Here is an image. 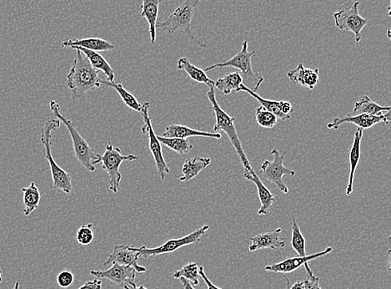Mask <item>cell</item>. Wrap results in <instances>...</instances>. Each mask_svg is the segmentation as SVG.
Wrapping results in <instances>:
<instances>
[{
    "label": "cell",
    "mask_w": 391,
    "mask_h": 289,
    "mask_svg": "<svg viewBox=\"0 0 391 289\" xmlns=\"http://www.w3.org/2000/svg\"><path fill=\"white\" fill-rule=\"evenodd\" d=\"M162 0H143L140 6V17L149 23L150 41L156 42V23Z\"/></svg>",
    "instance_id": "cell-21"
},
{
    "label": "cell",
    "mask_w": 391,
    "mask_h": 289,
    "mask_svg": "<svg viewBox=\"0 0 391 289\" xmlns=\"http://www.w3.org/2000/svg\"><path fill=\"white\" fill-rule=\"evenodd\" d=\"M139 159V157L129 154L123 155L120 148L114 146L112 141L106 146L105 152L101 155L102 168L109 176V189L114 193H117L122 180L120 172L122 162L125 161H134Z\"/></svg>",
    "instance_id": "cell-7"
},
{
    "label": "cell",
    "mask_w": 391,
    "mask_h": 289,
    "mask_svg": "<svg viewBox=\"0 0 391 289\" xmlns=\"http://www.w3.org/2000/svg\"><path fill=\"white\" fill-rule=\"evenodd\" d=\"M284 279H286V289H306L304 281H298V282L295 283L293 285H290V281L286 276H284Z\"/></svg>",
    "instance_id": "cell-40"
},
{
    "label": "cell",
    "mask_w": 391,
    "mask_h": 289,
    "mask_svg": "<svg viewBox=\"0 0 391 289\" xmlns=\"http://www.w3.org/2000/svg\"><path fill=\"white\" fill-rule=\"evenodd\" d=\"M256 121L263 128L272 129L277 125L278 118L273 113L268 112L263 106L255 109Z\"/></svg>",
    "instance_id": "cell-34"
},
{
    "label": "cell",
    "mask_w": 391,
    "mask_h": 289,
    "mask_svg": "<svg viewBox=\"0 0 391 289\" xmlns=\"http://www.w3.org/2000/svg\"><path fill=\"white\" fill-rule=\"evenodd\" d=\"M140 257V253L133 250L131 247L125 244L116 245L114 250L108 257L107 260L104 263L105 266L117 263L129 266L136 269V272L144 273L147 270L146 268L140 266L138 263V260Z\"/></svg>",
    "instance_id": "cell-15"
},
{
    "label": "cell",
    "mask_w": 391,
    "mask_h": 289,
    "mask_svg": "<svg viewBox=\"0 0 391 289\" xmlns=\"http://www.w3.org/2000/svg\"><path fill=\"white\" fill-rule=\"evenodd\" d=\"M50 108L55 118L65 124L70 134L73 142L75 157L80 163L89 172H96V165L101 163V155L89 146L75 128L73 121L61 112V108L58 101H50Z\"/></svg>",
    "instance_id": "cell-2"
},
{
    "label": "cell",
    "mask_w": 391,
    "mask_h": 289,
    "mask_svg": "<svg viewBox=\"0 0 391 289\" xmlns=\"http://www.w3.org/2000/svg\"><path fill=\"white\" fill-rule=\"evenodd\" d=\"M90 275L98 279H107L122 288L126 284L134 282L136 278V269L117 263L112 264V267L107 269V270H92L90 271Z\"/></svg>",
    "instance_id": "cell-14"
},
{
    "label": "cell",
    "mask_w": 391,
    "mask_h": 289,
    "mask_svg": "<svg viewBox=\"0 0 391 289\" xmlns=\"http://www.w3.org/2000/svg\"><path fill=\"white\" fill-rule=\"evenodd\" d=\"M282 228L275 229V231L260 233V235L251 237V241L249 250L251 252L268 249L271 252L277 250L279 248L286 247V241L282 237Z\"/></svg>",
    "instance_id": "cell-17"
},
{
    "label": "cell",
    "mask_w": 391,
    "mask_h": 289,
    "mask_svg": "<svg viewBox=\"0 0 391 289\" xmlns=\"http://www.w3.org/2000/svg\"><path fill=\"white\" fill-rule=\"evenodd\" d=\"M291 248L297 252L298 256L304 257L307 255L306 239L302 235V232L300 230L299 226L295 219H292Z\"/></svg>",
    "instance_id": "cell-33"
},
{
    "label": "cell",
    "mask_w": 391,
    "mask_h": 289,
    "mask_svg": "<svg viewBox=\"0 0 391 289\" xmlns=\"http://www.w3.org/2000/svg\"><path fill=\"white\" fill-rule=\"evenodd\" d=\"M304 266H305L307 273L306 279L304 281L306 289H322L321 283H319V279L311 270L309 263H306Z\"/></svg>",
    "instance_id": "cell-36"
},
{
    "label": "cell",
    "mask_w": 391,
    "mask_h": 289,
    "mask_svg": "<svg viewBox=\"0 0 391 289\" xmlns=\"http://www.w3.org/2000/svg\"><path fill=\"white\" fill-rule=\"evenodd\" d=\"M177 69L184 70L193 81L207 85L209 87L215 86V81L208 77L207 72L193 65L187 57L180 58L178 61Z\"/></svg>",
    "instance_id": "cell-26"
},
{
    "label": "cell",
    "mask_w": 391,
    "mask_h": 289,
    "mask_svg": "<svg viewBox=\"0 0 391 289\" xmlns=\"http://www.w3.org/2000/svg\"><path fill=\"white\" fill-rule=\"evenodd\" d=\"M332 252L333 248L328 247L325 250L313 253V255L304 257H287V259L282 261V262L267 265V266L264 268V270L266 272L283 273V275H286V273H290L297 270V269L304 266L306 263L310 262V261L319 259V257L329 255V253Z\"/></svg>",
    "instance_id": "cell-13"
},
{
    "label": "cell",
    "mask_w": 391,
    "mask_h": 289,
    "mask_svg": "<svg viewBox=\"0 0 391 289\" xmlns=\"http://www.w3.org/2000/svg\"><path fill=\"white\" fill-rule=\"evenodd\" d=\"M62 48L66 47H81L89 50L96 51H109L116 49L113 43L105 41L100 38H85L78 39H69L61 43Z\"/></svg>",
    "instance_id": "cell-22"
},
{
    "label": "cell",
    "mask_w": 391,
    "mask_h": 289,
    "mask_svg": "<svg viewBox=\"0 0 391 289\" xmlns=\"http://www.w3.org/2000/svg\"><path fill=\"white\" fill-rule=\"evenodd\" d=\"M71 49L80 50L83 54H85V57L88 59L93 68L102 71L107 77L108 81H114L116 74H114V69L100 53L96 52V51L81 48V47H71Z\"/></svg>",
    "instance_id": "cell-23"
},
{
    "label": "cell",
    "mask_w": 391,
    "mask_h": 289,
    "mask_svg": "<svg viewBox=\"0 0 391 289\" xmlns=\"http://www.w3.org/2000/svg\"><path fill=\"white\" fill-rule=\"evenodd\" d=\"M363 132H364V130L361 128H357V130H355L352 148H351L350 152V175L348 185H347L346 191L347 196H350L351 194L353 193L355 174V172H357L359 159H361V148Z\"/></svg>",
    "instance_id": "cell-20"
},
{
    "label": "cell",
    "mask_w": 391,
    "mask_h": 289,
    "mask_svg": "<svg viewBox=\"0 0 391 289\" xmlns=\"http://www.w3.org/2000/svg\"><path fill=\"white\" fill-rule=\"evenodd\" d=\"M123 288L124 289H148L146 288L145 286H143V285H141V286L138 287L136 286V284L134 282L125 285Z\"/></svg>",
    "instance_id": "cell-42"
},
{
    "label": "cell",
    "mask_w": 391,
    "mask_h": 289,
    "mask_svg": "<svg viewBox=\"0 0 391 289\" xmlns=\"http://www.w3.org/2000/svg\"><path fill=\"white\" fill-rule=\"evenodd\" d=\"M94 224L83 225L76 233V240L82 246H89L94 240Z\"/></svg>",
    "instance_id": "cell-35"
},
{
    "label": "cell",
    "mask_w": 391,
    "mask_h": 289,
    "mask_svg": "<svg viewBox=\"0 0 391 289\" xmlns=\"http://www.w3.org/2000/svg\"><path fill=\"white\" fill-rule=\"evenodd\" d=\"M244 179L253 182L255 185L256 188H257L260 204H262L258 211V215L266 216L268 215L273 210V206L276 201L274 194L263 183L258 174H256L254 171V169H244Z\"/></svg>",
    "instance_id": "cell-16"
},
{
    "label": "cell",
    "mask_w": 391,
    "mask_h": 289,
    "mask_svg": "<svg viewBox=\"0 0 391 289\" xmlns=\"http://www.w3.org/2000/svg\"><path fill=\"white\" fill-rule=\"evenodd\" d=\"M390 121V112H386V114H379V116L366 114L351 116L350 114H347V116L344 117H335L332 121L327 124V128L338 130L339 126L344 123H350L357 126L358 128L366 130L373 128L375 125L380 123L388 125Z\"/></svg>",
    "instance_id": "cell-12"
},
{
    "label": "cell",
    "mask_w": 391,
    "mask_h": 289,
    "mask_svg": "<svg viewBox=\"0 0 391 289\" xmlns=\"http://www.w3.org/2000/svg\"><path fill=\"white\" fill-rule=\"evenodd\" d=\"M256 54L255 50L248 51V41L242 43V49L237 53L234 57L228 59L226 61L218 63V64L211 65L205 68L204 72L223 68H235L240 70V74L244 81V86L249 89L257 93L260 85L264 81V78L259 73H255L252 69L251 59Z\"/></svg>",
    "instance_id": "cell-5"
},
{
    "label": "cell",
    "mask_w": 391,
    "mask_h": 289,
    "mask_svg": "<svg viewBox=\"0 0 391 289\" xmlns=\"http://www.w3.org/2000/svg\"><path fill=\"white\" fill-rule=\"evenodd\" d=\"M209 229V225H204L202 228L197 229L195 232L189 233V235L180 237V239H171L161 245L160 247L149 248L145 245L140 248L131 247L133 250L139 252L140 257L144 259H149L150 257H157L163 255H168L177 250L181 248L189 246V245L197 244L200 243L201 239L207 233Z\"/></svg>",
    "instance_id": "cell-8"
},
{
    "label": "cell",
    "mask_w": 391,
    "mask_h": 289,
    "mask_svg": "<svg viewBox=\"0 0 391 289\" xmlns=\"http://www.w3.org/2000/svg\"><path fill=\"white\" fill-rule=\"evenodd\" d=\"M2 275H3V271L1 270V269H0V283L2 282Z\"/></svg>",
    "instance_id": "cell-44"
},
{
    "label": "cell",
    "mask_w": 391,
    "mask_h": 289,
    "mask_svg": "<svg viewBox=\"0 0 391 289\" xmlns=\"http://www.w3.org/2000/svg\"><path fill=\"white\" fill-rule=\"evenodd\" d=\"M244 84L243 78L239 71L228 73L215 82V88L224 94L240 92V87Z\"/></svg>",
    "instance_id": "cell-28"
},
{
    "label": "cell",
    "mask_w": 391,
    "mask_h": 289,
    "mask_svg": "<svg viewBox=\"0 0 391 289\" xmlns=\"http://www.w3.org/2000/svg\"><path fill=\"white\" fill-rule=\"evenodd\" d=\"M70 73L67 75V86L74 99L81 98L87 92L101 87V71L93 68L88 59L78 50Z\"/></svg>",
    "instance_id": "cell-1"
},
{
    "label": "cell",
    "mask_w": 391,
    "mask_h": 289,
    "mask_svg": "<svg viewBox=\"0 0 391 289\" xmlns=\"http://www.w3.org/2000/svg\"><path fill=\"white\" fill-rule=\"evenodd\" d=\"M211 163V159L209 157H196L185 160L182 168L184 176L180 177V181L184 182L195 179Z\"/></svg>",
    "instance_id": "cell-24"
},
{
    "label": "cell",
    "mask_w": 391,
    "mask_h": 289,
    "mask_svg": "<svg viewBox=\"0 0 391 289\" xmlns=\"http://www.w3.org/2000/svg\"><path fill=\"white\" fill-rule=\"evenodd\" d=\"M207 97L209 102L211 103L212 110H214L216 122L214 126V132H218L220 130L227 134L231 144L234 146L237 155L239 156L240 161L242 162L244 169L251 170V165L248 160L246 152L242 148V141H240L238 133L235 126V117L229 116L224 110L220 108L216 100L215 86L209 87Z\"/></svg>",
    "instance_id": "cell-6"
},
{
    "label": "cell",
    "mask_w": 391,
    "mask_h": 289,
    "mask_svg": "<svg viewBox=\"0 0 391 289\" xmlns=\"http://www.w3.org/2000/svg\"><path fill=\"white\" fill-rule=\"evenodd\" d=\"M74 275L72 272L64 270L59 273L57 276V283L61 288H67L73 284Z\"/></svg>",
    "instance_id": "cell-37"
},
{
    "label": "cell",
    "mask_w": 391,
    "mask_h": 289,
    "mask_svg": "<svg viewBox=\"0 0 391 289\" xmlns=\"http://www.w3.org/2000/svg\"><path fill=\"white\" fill-rule=\"evenodd\" d=\"M199 273L200 278L202 279L204 283L207 284V289H223L211 282V279L208 278L207 273H205L203 266L199 267Z\"/></svg>",
    "instance_id": "cell-38"
},
{
    "label": "cell",
    "mask_w": 391,
    "mask_h": 289,
    "mask_svg": "<svg viewBox=\"0 0 391 289\" xmlns=\"http://www.w3.org/2000/svg\"><path fill=\"white\" fill-rule=\"evenodd\" d=\"M161 145L167 146V148L173 150L180 155L188 154L193 149V146L189 142V139H182V138L176 137H165L157 136Z\"/></svg>",
    "instance_id": "cell-31"
},
{
    "label": "cell",
    "mask_w": 391,
    "mask_h": 289,
    "mask_svg": "<svg viewBox=\"0 0 391 289\" xmlns=\"http://www.w3.org/2000/svg\"><path fill=\"white\" fill-rule=\"evenodd\" d=\"M271 154L274 157V160L264 161L258 175L262 176L268 183L275 185L280 192L289 193V188L284 184L283 178L284 176L295 177L296 172L284 166V155H282L279 150H272Z\"/></svg>",
    "instance_id": "cell-10"
},
{
    "label": "cell",
    "mask_w": 391,
    "mask_h": 289,
    "mask_svg": "<svg viewBox=\"0 0 391 289\" xmlns=\"http://www.w3.org/2000/svg\"><path fill=\"white\" fill-rule=\"evenodd\" d=\"M200 1L201 0H184L182 5L178 7L165 21L157 22L156 30L165 31L169 34H175L176 31H183L188 38L198 43V46L207 48L208 46L196 39L192 32L193 18Z\"/></svg>",
    "instance_id": "cell-4"
},
{
    "label": "cell",
    "mask_w": 391,
    "mask_h": 289,
    "mask_svg": "<svg viewBox=\"0 0 391 289\" xmlns=\"http://www.w3.org/2000/svg\"><path fill=\"white\" fill-rule=\"evenodd\" d=\"M287 77L295 85L305 87L310 90H313L319 82V69L306 68L302 63L295 69L290 70Z\"/></svg>",
    "instance_id": "cell-18"
},
{
    "label": "cell",
    "mask_w": 391,
    "mask_h": 289,
    "mask_svg": "<svg viewBox=\"0 0 391 289\" xmlns=\"http://www.w3.org/2000/svg\"><path fill=\"white\" fill-rule=\"evenodd\" d=\"M102 281L101 279H94L92 281L85 283L78 289H101Z\"/></svg>",
    "instance_id": "cell-39"
},
{
    "label": "cell",
    "mask_w": 391,
    "mask_h": 289,
    "mask_svg": "<svg viewBox=\"0 0 391 289\" xmlns=\"http://www.w3.org/2000/svg\"><path fill=\"white\" fill-rule=\"evenodd\" d=\"M23 192V215L28 217L31 215L39 208L41 203V194L37 187L36 183L31 182L30 187L23 188L21 189Z\"/></svg>",
    "instance_id": "cell-27"
},
{
    "label": "cell",
    "mask_w": 391,
    "mask_h": 289,
    "mask_svg": "<svg viewBox=\"0 0 391 289\" xmlns=\"http://www.w3.org/2000/svg\"><path fill=\"white\" fill-rule=\"evenodd\" d=\"M162 137L182 138V139H188L189 137H204L218 140L222 137L218 132H201V130H193L188 126L177 124L169 125Z\"/></svg>",
    "instance_id": "cell-19"
},
{
    "label": "cell",
    "mask_w": 391,
    "mask_h": 289,
    "mask_svg": "<svg viewBox=\"0 0 391 289\" xmlns=\"http://www.w3.org/2000/svg\"><path fill=\"white\" fill-rule=\"evenodd\" d=\"M179 280L180 281V283L181 285H182L184 289H196L195 288H193V285L187 279L180 278Z\"/></svg>",
    "instance_id": "cell-41"
},
{
    "label": "cell",
    "mask_w": 391,
    "mask_h": 289,
    "mask_svg": "<svg viewBox=\"0 0 391 289\" xmlns=\"http://www.w3.org/2000/svg\"><path fill=\"white\" fill-rule=\"evenodd\" d=\"M359 2L354 3L349 10H341L334 14L335 26L339 30L350 31L355 34V42H361L362 30L368 23L359 13Z\"/></svg>",
    "instance_id": "cell-11"
},
{
    "label": "cell",
    "mask_w": 391,
    "mask_h": 289,
    "mask_svg": "<svg viewBox=\"0 0 391 289\" xmlns=\"http://www.w3.org/2000/svg\"><path fill=\"white\" fill-rule=\"evenodd\" d=\"M390 30H388V37L390 39Z\"/></svg>",
    "instance_id": "cell-45"
},
{
    "label": "cell",
    "mask_w": 391,
    "mask_h": 289,
    "mask_svg": "<svg viewBox=\"0 0 391 289\" xmlns=\"http://www.w3.org/2000/svg\"><path fill=\"white\" fill-rule=\"evenodd\" d=\"M19 285H21V283H19V281H17V282L15 283L13 289H21V288H19Z\"/></svg>",
    "instance_id": "cell-43"
},
{
    "label": "cell",
    "mask_w": 391,
    "mask_h": 289,
    "mask_svg": "<svg viewBox=\"0 0 391 289\" xmlns=\"http://www.w3.org/2000/svg\"><path fill=\"white\" fill-rule=\"evenodd\" d=\"M173 279H180L183 278L189 281L193 286H198L200 284L199 266L196 263H189L187 265L173 272Z\"/></svg>",
    "instance_id": "cell-32"
},
{
    "label": "cell",
    "mask_w": 391,
    "mask_h": 289,
    "mask_svg": "<svg viewBox=\"0 0 391 289\" xmlns=\"http://www.w3.org/2000/svg\"><path fill=\"white\" fill-rule=\"evenodd\" d=\"M390 106H381L371 100L369 97L365 96L361 100L355 103L353 112L355 116L362 114L379 116L383 112H390Z\"/></svg>",
    "instance_id": "cell-29"
},
{
    "label": "cell",
    "mask_w": 391,
    "mask_h": 289,
    "mask_svg": "<svg viewBox=\"0 0 391 289\" xmlns=\"http://www.w3.org/2000/svg\"><path fill=\"white\" fill-rule=\"evenodd\" d=\"M242 91L250 94L255 100L260 102L264 109H266L268 112L273 113L279 120L284 121L290 120L291 118L290 116H287V114L283 113L282 106L284 101L267 100V99L260 97L257 93L254 92V91L249 89L248 87L243 84L240 87V92H242Z\"/></svg>",
    "instance_id": "cell-25"
},
{
    "label": "cell",
    "mask_w": 391,
    "mask_h": 289,
    "mask_svg": "<svg viewBox=\"0 0 391 289\" xmlns=\"http://www.w3.org/2000/svg\"><path fill=\"white\" fill-rule=\"evenodd\" d=\"M101 86H108L110 87V88L116 90L118 96L120 97L121 100L123 101L127 108L133 110L134 112H140L142 104L138 101L137 99L134 97L131 93L129 92V91L125 88L123 85L101 80Z\"/></svg>",
    "instance_id": "cell-30"
},
{
    "label": "cell",
    "mask_w": 391,
    "mask_h": 289,
    "mask_svg": "<svg viewBox=\"0 0 391 289\" xmlns=\"http://www.w3.org/2000/svg\"><path fill=\"white\" fill-rule=\"evenodd\" d=\"M61 121L57 118L51 117L46 121L41 129V141L45 148V159L48 161L52 175L53 188L54 191L63 192L67 195H70L73 192L72 176L69 172L63 170L52 156V133L54 130L61 128Z\"/></svg>",
    "instance_id": "cell-3"
},
{
    "label": "cell",
    "mask_w": 391,
    "mask_h": 289,
    "mask_svg": "<svg viewBox=\"0 0 391 289\" xmlns=\"http://www.w3.org/2000/svg\"><path fill=\"white\" fill-rule=\"evenodd\" d=\"M149 102H145L142 105L140 113L143 118L144 126L141 130L148 137L149 148L154 160H155L157 172L159 174L160 179L165 180V177L171 172V169L169 168L167 161L165 160L163 152H162L161 143L158 139L155 130H154L151 119L149 116Z\"/></svg>",
    "instance_id": "cell-9"
}]
</instances>
